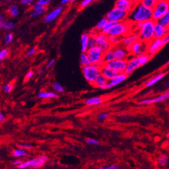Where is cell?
<instances>
[{
  "instance_id": "obj_1",
  "label": "cell",
  "mask_w": 169,
  "mask_h": 169,
  "mask_svg": "<svg viewBox=\"0 0 169 169\" xmlns=\"http://www.w3.org/2000/svg\"><path fill=\"white\" fill-rule=\"evenodd\" d=\"M152 20V9L146 7L140 1H137L135 7L129 13L127 21L132 24Z\"/></svg>"
},
{
  "instance_id": "obj_2",
  "label": "cell",
  "mask_w": 169,
  "mask_h": 169,
  "mask_svg": "<svg viewBox=\"0 0 169 169\" xmlns=\"http://www.w3.org/2000/svg\"><path fill=\"white\" fill-rule=\"evenodd\" d=\"M156 22L153 20L133 24V27L137 30V33L139 35V39L146 43L154 38V26Z\"/></svg>"
},
{
  "instance_id": "obj_3",
  "label": "cell",
  "mask_w": 169,
  "mask_h": 169,
  "mask_svg": "<svg viewBox=\"0 0 169 169\" xmlns=\"http://www.w3.org/2000/svg\"><path fill=\"white\" fill-rule=\"evenodd\" d=\"M133 28V24L127 21L117 22L114 26L109 31L108 36H113L123 38L127 35L131 33V30Z\"/></svg>"
},
{
  "instance_id": "obj_4",
  "label": "cell",
  "mask_w": 169,
  "mask_h": 169,
  "mask_svg": "<svg viewBox=\"0 0 169 169\" xmlns=\"http://www.w3.org/2000/svg\"><path fill=\"white\" fill-rule=\"evenodd\" d=\"M82 74L86 81L93 85L97 78L101 75V67L91 64L82 67Z\"/></svg>"
},
{
  "instance_id": "obj_5",
  "label": "cell",
  "mask_w": 169,
  "mask_h": 169,
  "mask_svg": "<svg viewBox=\"0 0 169 169\" xmlns=\"http://www.w3.org/2000/svg\"><path fill=\"white\" fill-rule=\"evenodd\" d=\"M129 12L126 10L121 9L120 8L117 7L115 5V7L112 8L110 11L106 14V18L108 20V21L113 22L117 23V22H125L127 20Z\"/></svg>"
},
{
  "instance_id": "obj_6",
  "label": "cell",
  "mask_w": 169,
  "mask_h": 169,
  "mask_svg": "<svg viewBox=\"0 0 169 169\" xmlns=\"http://www.w3.org/2000/svg\"><path fill=\"white\" fill-rule=\"evenodd\" d=\"M169 10L168 0H158L155 7L152 9V20L158 22Z\"/></svg>"
},
{
  "instance_id": "obj_7",
  "label": "cell",
  "mask_w": 169,
  "mask_h": 169,
  "mask_svg": "<svg viewBox=\"0 0 169 169\" xmlns=\"http://www.w3.org/2000/svg\"><path fill=\"white\" fill-rule=\"evenodd\" d=\"M92 36L95 43V46L101 49L103 53H105L113 48V46L109 40L108 35L102 34L101 32H97L95 35Z\"/></svg>"
},
{
  "instance_id": "obj_8",
  "label": "cell",
  "mask_w": 169,
  "mask_h": 169,
  "mask_svg": "<svg viewBox=\"0 0 169 169\" xmlns=\"http://www.w3.org/2000/svg\"><path fill=\"white\" fill-rule=\"evenodd\" d=\"M86 53H87L88 58L90 59V63L92 65H98V66L100 67L104 65L102 63L104 53L98 47L89 48Z\"/></svg>"
},
{
  "instance_id": "obj_9",
  "label": "cell",
  "mask_w": 169,
  "mask_h": 169,
  "mask_svg": "<svg viewBox=\"0 0 169 169\" xmlns=\"http://www.w3.org/2000/svg\"><path fill=\"white\" fill-rule=\"evenodd\" d=\"M47 156L46 155H41L38 157L34 158L27 161L23 162L20 165L18 166L19 169H25L27 168H38L42 167L47 161Z\"/></svg>"
},
{
  "instance_id": "obj_10",
  "label": "cell",
  "mask_w": 169,
  "mask_h": 169,
  "mask_svg": "<svg viewBox=\"0 0 169 169\" xmlns=\"http://www.w3.org/2000/svg\"><path fill=\"white\" fill-rule=\"evenodd\" d=\"M131 56L138 57L147 53V43L142 40H138L127 49Z\"/></svg>"
},
{
  "instance_id": "obj_11",
  "label": "cell",
  "mask_w": 169,
  "mask_h": 169,
  "mask_svg": "<svg viewBox=\"0 0 169 169\" xmlns=\"http://www.w3.org/2000/svg\"><path fill=\"white\" fill-rule=\"evenodd\" d=\"M106 67L113 69V71L117 72V74L125 73L127 65V60H119L115 59L106 64H104Z\"/></svg>"
},
{
  "instance_id": "obj_12",
  "label": "cell",
  "mask_w": 169,
  "mask_h": 169,
  "mask_svg": "<svg viewBox=\"0 0 169 169\" xmlns=\"http://www.w3.org/2000/svg\"><path fill=\"white\" fill-rule=\"evenodd\" d=\"M112 50L114 53L115 59L119 60H128L130 58V53L126 48L123 47L121 45L113 47Z\"/></svg>"
},
{
  "instance_id": "obj_13",
  "label": "cell",
  "mask_w": 169,
  "mask_h": 169,
  "mask_svg": "<svg viewBox=\"0 0 169 169\" xmlns=\"http://www.w3.org/2000/svg\"><path fill=\"white\" fill-rule=\"evenodd\" d=\"M169 98V91L164 92V93L160 94L157 97L154 98H149L142 99L137 102V104L139 105H147L155 104V103H159L163 102L164 100H166Z\"/></svg>"
},
{
  "instance_id": "obj_14",
  "label": "cell",
  "mask_w": 169,
  "mask_h": 169,
  "mask_svg": "<svg viewBox=\"0 0 169 169\" xmlns=\"http://www.w3.org/2000/svg\"><path fill=\"white\" fill-rule=\"evenodd\" d=\"M162 47L163 46L162 45L161 39L154 38L147 43V54L152 57V55L157 53Z\"/></svg>"
},
{
  "instance_id": "obj_15",
  "label": "cell",
  "mask_w": 169,
  "mask_h": 169,
  "mask_svg": "<svg viewBox=\"0 0 169 169\" xmlns=\"http://www.w3.org/2000/svg\"><path fill=\"white\" fill-rule=\"evenodd\" d=\"M139 40V35L137 32H134V33H131L127 36L123 37L122 40H121V45L125 48L128 49L133 43H135L136 41Z\"/></svg>"
},
{
  "instance_id": "obj_16",
  "label": "cell",
  "mask_w": 169,
  "mask_h": 169,
  "mask_svg": "<svg viewBox=\"0 0 169 169\" xmlns=\"http://www.w3.org/2000/svg\"><path fill=\"white\" fill-rule=\"evenodd\" d=\"M127 76H128L126 75L125 73L118 74L114 78L108 80L106 84V89H110L111 88L115 87V86H117L119 84H121L127 79Z\"/></svg>"
},
{
  "instance_id": "obj_17",
  "label": "cell",
  "mask_w": 169,
  "mask_h": 169,
  "mask_svg": "<svg viewBox=\"0 0 169 169\" xmlns=\"http://www.w3.org/2000/svg\"><path fill=\"white\" fill-rule=\"evenodd\" d=\"M137 3V1H131V0H118L115 2V6L120 8L121 9L126 10L130 12Z\"/></svg>"
},
{
  "instance_id": "obj_18",
  "label": "cell",
  "mask_w": 169,
  "mask_h": 169,
  "mask_svg": "<svg viewBox=\"0 0 169 169\" xmlns=\"http://www.w3.org/2000/svg\"><path fill=\"white\" fill-rule=\"evenodd\" d=\"M141 67V65L139 64V63L138 62L136 57H130L128 60H127V65L126 69L125 71V74L126 75L129 76V74H131L132 72L135 71L136 69Z\"/></svg>"
},
{
  "instance_id": "obj_19",
  "label": "cell",
  "mask_w": 169,
  "mask_h": 169,
  "mask_svg": "<svg viewBox=\"0 0 169 169\" xmlns=\"http://www.w3.org/2000/svg\"><path fill=\"white\" fill-rule=\"evenodd\" d=\"M63 8L62 6H59V7L55 8L52 12H51L50 13H49L45 16L44 21L46 23H50V22H53L59 17V15L61 14V12H63Z\"/></svg>"
},
{
  "instance_id": "obj_20",
  "label": "cell",
  "mask_w": 169,
  "mask_h": 169,
  "mask_svg": "<svg viewBox=\"0 0 169 169\" xmlns=\"http://www.w3.org/2000/svg\"><path fill=\"white\" fill-rule=\"evenodd\" d=\"M168 32V28L164 27L158 22H156L155 26H154V38L162 39Z\"/></svg>"
},
{
  "instance_id": "obj_21",
  "label": "cell",
  "mask_w": 169,
  "mask_h": 169,
  "mask_svg": "<svg viewBox=\"0 0 169 169\" xmlns=\"http://www.w3.org/2000/svg\"><path fill=\"white\" fill-rule=\"evenodd\" d=\"M117 72L113 71V69L106 67L105 65H103L101 66V75L104 76L106 80H110L113 78H114L117 75Z\"/></svg>"
},
{
  "instance_id": "obj_22",
  "label": "cell",
  "mask_w": 169,
  "mask_h": 169,
  "mask_svg": "<svg viewBox=\"0 0 169 169\" xmlns=\"http://www.w3.org/2000/svg\"><path fill=\"white\" fill-rule=\"evenodd\" d=\"M90 35L87 33H84L81 36V51L82 53H86L89 49V42Z\"/></svg>"
},
{
  "instance_id": "obj_23",
  "label": "cell",
  "mask_w": 169,
  "mask_h": 169,
  "mask_svg": "<svg viewBox=\"0 0 169 169\" xmlns=\"http://www.w3.org/2000/svg\"><path fill=\"white\" fill-rule=\"evenodd\" d=\"M107 82H108V80H106L103 76L100 75L95 80L93 86L100 90H106Z\"/></svg>"
},
{
  "instance_id": "obj_24",
  "label": "cell",
  "mask_w": 169,
  "mask_h": 169,
  "mask_svg": "<svg viewBox=\"0 0 169 169\" xmlns=\"http://www.w3.org/2000/svg\"><path fill=\"white\" fill-rule=\"evenodd\" d=\"M165 75H166L165 73H161L155 76L153 78H152L151 79L148 80V81L146 83V87L149 88L151 87V86H153L154 84H156L157 82H160V80L165 76Z\"/></svg>"
},
{
  "instance_id": "obj_25",
  "label": "cell",
  "mask_w": 169,
  "mask_h": 169,
  "mask_svg": "<svg viewBox=\"0 0 169 169\" xmlns=\"http://www.w3.org/2000/svg\"><path fill=\"white\" fill-rule=\"evenodd\" d=\"M38 97L41 99H51V98H58L59 95L53 92L42 91L38 92Z\"/></svg>"
},
{
  "instance_id": "obj_26",
  "label": "cell",
  "mask_w": 169,
  "mask_h": 169,
  "mask_svg": "<svg viewBox=\"0 0 169 169\" xmlns=\"http://www.w3.org/2000/svg\"><path fill=\"white\" fill-rule=\"evenodd\" d=\"M103 100L101 97H92L88 98L85 100V104L88 106H97L102 102Z\"/></svg>"
},
{
  "instance_id": "obj_27",
  "label": "cell",
  "mask_w": 169,
  "mask_h": 169,
  "mask_svg": "<svg viewBox=\"0 0 169 169\" xmlns=\"http://www.w3.org/2000/svg\"><path fill=\"white\" fill-rule=\"evenodd\" d=\"M115 57L114 55V53L112 50V49L110 50L106 51L104 53V55H103V59H102V63L103 64H106L111 61L115 60Z\"/></svg>"
},
{
  "instance_id": "obj_28",
  "label": "cell",
  "mask_w": 169,
  "mask_h": 169,
  "mask_svg": "<svg viewBox=\"0 0 169 169\" xmlns=\"http://www.w3.org/2000/svg\"><path fill=\"white\" fill-rule=\"evenodd\" d=\"M80 65H82V67L88 66V65H91L90 63V59L88 58V56L86 53H82L80 57Z\"/></svg>"
},
{
  "instance_id": "obj_29",
  "label": "cell",
  "mask_w": 169,
  "mask_h": 169,
  "mask_svg": "<svg viewBox=\"0 0 169 169\" xmlns=\"http://www.w3.org/2000/svg\"><path fill=\"white\" fill-rule=\"evenodd\" d=\"M156 22H158L160 25L163 26L164 27L167 28L169 29V10Z\"/></svg>"
},
{
  "instance_id": "obj_30",
  "label": "cell",
  "mask_w": 169,
  "mask_h": 169,
  "mask_svg": "<svg viewBox=\"0 0 169 169\" xmlns=\"http://www.w3.org/2000/svg\"><path fill=\"white\" fill-rule=\"evenodd\" d=\"M2 28L5 30H10L16 28V24L14 22H11L8 20H3L1 24Z\"/></svg>"
},
{
  "instance_id": "obj_31",
  "label": "cell",
  "mask_w": 169,
  "mask_h": 169,
  "mask_svg": "<svg viewBox=\"0 0 169 169\" xmlns=\"http://www.w3.org/2000/svg\"><path fill=\"white\" fill-rule=\"evenodd\" d=\"M8 13L13 18H16L20 14V10L18 5H16V4H13V5H10L9 9H8Z\"/></svg>"
},
{
  "instance_id": "obj_32",
  "label": "cell",
  "mask_w": 169,
  "mask_h": 169,
  "mask_svg": "<svg viewBox=\"0 0 169 169\" xmlns=\"http://www.w3.org/2000/svg\"><path fill=\"white\" fill-rule=\"evenodd\" d=\"M28 155V152L25 150L22 149V148H16L12 152V156L16 158L22 157V156H27Z\"/></svg>"
},
{
  "instance_id": "obj_33",
  "label": "cell",
  "mask_w": 169,
  "mask_h": 169,
  "mask_svg": "<svg viewBox=\"0 0 169 169\" xmlns=\"http://www.w3.org/2000/svg\"><path fill=\"white\" fill-rule=\"evenodd\" d=\"M136 58H137L138 62L139 63V64L141 65V66H142V65H144L145 64H146V63L150 61V58H151V56H150L149 55L147 54V53H146V54L140 55V56L136 57Z\"/></svg>"
},
{
  "instance_id": "obj_34",
  "label": "cell",
  "mask_w": 169,
  "mask_h": 169,
  "mask_svg": "<svg viewBox=\"0 0 169 169\" xmlns=\"http://www.w3.org/2000/svg\"><path fill=\"white\" fill-rule=\"evenodd\" d=\"M107 22H108V20H107V18L106 17L102 18V19L100 20L97 24H96L94 29L96 30V32H100V31H101V30H102V28L104 27V26L106 25Z\"/></svg>"
},
{
  "instance_id": "obj_35",
  "label": "cell",
  "mask_w": 169,
  "mask_h": 169,
  "mask_svg": "<svg viewBox=\"0 0 169 169\" xmlns=\"http://www.w3.org/2000/svg\"><path fill=\"white\" fill-rule=\"evenodd\" d=\"M157 1L158 0H142V1H140V2L144 5L150 8V9H153L155 7L156 4L157 3Z\"/></svg>"
},
{
  "instance_id": "obj_36",
  "label": "cell",
  "mask_w": 169,
  "mask_h": 169,
  "mask_svg": "<svg viewBox=\"0 0 169 169\" xmlns=\"http://www.w3.org/2000/svg\"><path fill=\"white\" fill-rule=\"evenodd\" d=\"M109 36V41H110L111 44L113 47L117 46V45H121L122 38H120V37H117V36Z\"/></svg>"
},
{
  "instance_id": "obj_37",
  "label": "cell",
  "mask_w": 169,
  "mask_h": 169,
  "mask_svg": "<svg viewBox=\"0 0 169 169\" xmlns=\"http://www.w3.org/2000/svg\"><path fill=\"white\" fill-rule=\"evenodd\" d=\"M115 24V22L108 21V22H107L106 25L104 26V27L102 28V30L100 31V32L102 34L108 35L109 31H110V30H111V28L114 26Z\"/></svg>"
},
{
  "instance_id": "obj_38",
  "label": "cell",
  "mask_w": 169,
  "mask_h": 169,
  "mask_svg": "<svg viewBox=\"0 0 169 169\" xmlns=\"http://www.w3.org/2000/svg\"><path fill=\"white\" fill-rule=\"evenodd\" d=\"M14 38V35L11 32H8V33L5 34L3 36V43L5 45H9L10 43L12 42V40H13Z\"/></svg>"
},
{
  "instance_id": "obj_39",
  "label": "cell",
  "mask_w": 169,
  "mask_h": 169,
  "mask_svg": "<svg viewBox=\"0 0 169 169\" xmlns=\"http://www.w3.org/2000/svg\"><path fill=\"white\" fill-rule=\"evenodd\" d=\"M158 162L160 165L162 166H165L168 162V158L167 156L164 154H162V155L159 156V157L158 158Z\"/></svg>"
},
{
  "instance_id": "obj_40",
  "label": "cell",
  "mask_w": 169,
  "mask_h": 169,
  "mask_svg": "<svg viewBox=\"0 0 169 169\" xmlns=\"http://www.w3.org/2000/svg\"><path fill=\"white\" fill-rule=\"evenodd\" d=\"M53 88L54 89L55 91L59 92V93H61V92H64V88H63L62 85L61 84H59V82H54L53 84Z\"/></svg>"
},
{
  "instance_id": "obj_41",
  "label": "cell",
  "mask_w": 169,
  "mask_h": 169,
  "mask_svg": "<svg viewBox=\"0 0 169 169\" xmlns=\"http://www.w3.org/2000/svg\"><path fill=\"white\" fill-rule=\"evenodd\" d=\"M9 55V51L7 49H3L0 51V62L5 59Z\"/></svg>"
},
{
  "instance_id": "obj_42",
  "label": "cell",
  "mask_w": 169,
  "mask_h": 169,
  "mask_svg": "<svg viewBox=\"0 0 169 169\" xmlns=\"http://www.w3.org/2000/svg\"><path fill=\"white\" fill-rule=\"evenodd\" d=\"M14 88V85L12 83H9L5 84L3 87V92H5V93H10L12 90H13Z\"/></svg>"
},
{
  "instance_id": "obj_43",
  "label": "cell",
  "mask_w": 169,
  "mask_h": 169,
  "mask_svg": "<svg viewBox=\"0 0 169 169\" xmlns=\"http://www.w3.org/2000/svg\"><path fill=\"white\" fill-rule=\"evenodd\" d=\"M107 117H108V113L106 112H102L100 114H98L97 116V120L100 121H104L107 119Z\"/></svg>"
},
{
  "instance_id": "obj_44",
  "label": "cell",
  "mask_w": 169,
  "mask_h": 169,
  "mask_svg": "<svg viewBox=\"0 0 169 169\" xmlns=\"http://www.w3.org/2000/svg\"><path fill=\"white\" fill-rule=\"evenodd\" d=\"M86 142H87L88 144H90V145L95 146L100 145V142L95 139H93V138H87V139H86Z\"/></svg>"
},
{
  "instance_id": "obj_45",
  "label": "cell",
  "mask_w": 169,
  "mask_h": 169,
  "mask_svg": "<svg viewBox=\"0 0 169 169\" xmlns=\"http://www.w3.org/2000/svg\"><path fill=\"white\" fill-rule=\"evenodd\" d=\"M17 146L20 147L22 149H26V150H30L32 148V146L30 144H18Z\"/></svg>"
},
{
  "instance_id": "obj_46",
  "label": "cell",
  "mask_w": 169,
  "mask_h": 169,
  "mask_svg": "<svg viewBox=\"0 0 169 169\" xmlns=\"http://www.w3.org/2000/svg\"><path fill=\"white\" fill-rule=\"evenodd\" d=\"M46 11V8H44V9L40 10V11H37V12H33L32 13L30 14V16L31 18H34V17H36V16H38L41 15V14H43L44 12Z\"/></svg>"
},
{
  "instance_id": "obj_47",
  "label": "cell",
  "mask_w": 169,
  "mask_h": 169,
  "mask_svg": "<svg viewBox=\"0 0 169 169\" xmlns=\"http://www.w3.org/2000/svg\"><path fill=\"white\" fill-rule=\"evenodd\" d=\"M50 0H38V1H36V3H38L41 6H43V8H45L47 5H48L50 3Z\"/></svg>"
},
{
  "instance_id": "obj_48",
  "label": "cell",
  "mask_w": 169,
  "mask_h": 169,
  "mask_svg": "<svg viewBox=\"0 0 169 169\" xmlns=\"http://www.w3.org/2000/svg\"><path fill=\"white\" fill-rule=\"evenodd\" d=\"M93 1L92 0H84V1H82L81 2V3H80V8H85L90 5V3H92V2Z\"/></svg>"
},
{
  "instance_id": "obj_49",
  "label": "cell",
  "mask_w": 169,
  "mask_h": 169,
  "mask_svg": "<svg viewBox=\"0 0 169 169\" xmlns=\"http://www.w3.org/2000/svg\"><path fill=\"white\" fill-rule=\"evenodd\" d=\"M44 8H43V6L39 5V4L37 3L36 2L34 4L33 6H32V10H33V12L40 11V10L44 9Z\"/></svg>"
},
{
  "instance_id": "obj_50",
  "label": "cell",
  "mask_w": 169,
  "mask_h": 169,
  "mask_svg": "<svg viewBox=\"0 0 169 169\" xmlns=\"http://www.w3.org/2000/svg\"><path fill=\"white\" fill-rule=\"evenodd\" d=\"M161 42H162V46L163 47L166 44H168V43H169V32L161 39Z\"/></svg>"
},
{
  "instance_id": "obj_51",
  "label": "cell",
  "mask_w": 169,
  "mask_h": 169,
  "mask_svg": "<svg viewBox=\"0 0 169 169\" xmlns=\"http://www.w3.org/2000/svg\"><path fill=\"white\" fill-rule=\"evenodd\" d=\"M36 49L35 48V47H32V48H30L29 50H28L27 55L28 56H32V55H34L35 53H36Z\"/></svg>"
},
{
  "instance_id": "obj_52",
  "label": "cell",
  "mask_w": 169,
  "mask_h": 169,
  "mask_svg": "<svg viewBox=\"0 0 169 169\" xmlns=\"http://www.w3.org/2000/svg\"><path fill=\"white\" fill-rule=\"evenodd\" d=\"M34 76V71H32V70H30V71H28L27 72V74H26V78L27 80H30V79H31V78H33Z\"/></svg>"
},
{
  "instance_id": "obj_53",
  "label": "cell",
  "mask_w": 169,
  "mask_h": 169,
  "mask_svg": "<svg viewBox=\"0 0 169 169\" xmlns=\"http://www.w3.org/2000/svg\"><path fill=\"white\" fill-rule=\"evenodd\" d=\"M33 3L32 0H22L21 3L24 5H30Z\"/></svg>"
},
{
  "instance_id": "obj_54",
  "label": "cell",
  "mask_w": 169,
  "mask_h": 169,
  "mask_svg": "<svg viewBox=\"0 0 169 169\" xmlns=\"http://www.w3.org/2000/svg\"><path fill=\"white\" fill-rule=\"evenodd\" d=\"M98 169H119V166L117 164H112V165L106 166V167H101Z\"/></svg>"
},
{
  "instance_id": "obj_55",
  "label": "cell",
  "mask_w": 169,
  "mask_h": 169,
  "mask_svg": "<svg viewBox=\"0 0 169 169\" xmlns=\"http://www.w3.org/2000/svg\"><path fill=\"white\" fill-rule=\"evenodd\" d=\"M55 62V60L54 59H51V60H49L48 61V63H47V65H46L47 68H49V67H52L53 65H54Z\"/></svg>"
},
{
  "instance_id": "obj_56",
  "label": "cell",
  "mask_w": 169,
  "mask_h": 169,
  "mask_svg": "<svg viewBox=\"0 0 169 169\" xmlns=\"http://www.w3.org/2000/svg\"><path fill=\"white\" fill-rule=\"evenodd\" d=\"M22 160H15V161L13 162V163H12V166H19L20 164H21L22 163Z\"/></svg>"
},
{
  "instance_id": "obj_57",
  "label": "cell",
  "mask_w": 169,
  "mask_h": 169,
  "mask_svg": "<svg viewBox=\"0 0 169 169\" xmlns=\"http://www.w3.org/2000/svg\"><path fill=\"white\" fill-rule=\"evenodd\" d=\"M5 120V117L1 111H0V123L3 122Z\"/></svg>"
},
{
  "instance_id": "obj_58",
  "label": "cell",
  "mask_w": 169,
  "mask_h": 169,
  "mask_svg": "<svg viewBox=\"0 0 169 169\" xmlns=\"http://www.w3.org/2000/svg\"><path fill=\"white\" fill-rule=\"evenodd\" d=\"M70 1H70V0H62V1H61V3L62 4V5H65V4L68 3Z\"/></svg>"
},
{
  "instance_id": "obj_59",
  "label": "cell",
  "mask_w": 169,
  "mask_h": 169,
  "mask_svg": "<svg viewBox=\"0 0 169 169\" xmlns=\"http://www.w3.org/2000/svg\"><path fill=\"white\" fill-rule=\"evenodd\" d=\"M3 21V16H2L1 14H0V29L2 28V26H1V24H2V22Z\"/></svg>"
},
{
  "instance_id": "obj_60",
  "label": "cell",
  "mask_w": 169,
  "mask_h": 169,
  "mask_svg": "<svg viewBox=\"0 0 169 169\" xmlns=\"http://www.w3.org/2000/svg\"><path fill=\"white\" fill-rule=\"evenodd\" d=\"M166 64H167V65H169V60L167 61V63H166Z\"/></svg>"
},
{
  "instance_id": "obj_61",
  "label": "cell",
  "mask_w": 169,
  "mask_h": 169,
  "mask_svg": "<svg viewBox=\"0 0 169 169\" xmlns=\"http://www.w3.org/2000/svg\"><path fill=\"white\" fill-rule=\"evenodd\" d=\"M168 30H169V29H168Z\"/></svg>"
}]
</instances>
